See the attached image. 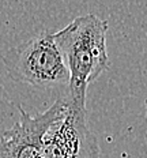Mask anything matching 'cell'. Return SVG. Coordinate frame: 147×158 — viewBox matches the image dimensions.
I'll return each mask as SVG.
<instances>
[{
  "mask_svg": "<svg viewBox=\"0 0 147 158\" xmlns=\"http://www.w3.org/2000/svg\"><path fill=\"white\" fill-rule=\"evenodd\" d=\"M108 22L96 14L76 16L71 23L55 33L70 72L68 101L76 108H86L90 83L109 68L106 51Z\"/></svg>",
  "mask_w": 147,
  "mask_h": 158,
  "instance_id": "1",
  "label": "cell"
},
{
  "mask_svg": "<svg viewBox=\"0 0 147 158\" xmlns=\"http://www.w3.org/2000/svg\"><path fill=\"white\" fill-rule=\"evenodd\" d=\"M42 158H100V144L87 123L86 108L70 104L64 116L49 127L42 139Z\"/></svg>",
  "mask_w": 147,
  "mask_h": 158,
  "instance_id": "3",
  "label": "cell"
},
{
  "mask_svg": "<svg viewBox=\"0 0 147 158\" xmlns=\"http://www.w3.org/2000/svg\"><path fill=\"white\" fill-rule=\"evenodd\" d=\"M8 77L38 89L68 86L70 72L55 33L42 31L12 48L3 57Z\"/></svg>",
  "mask_w": 147,
  "mask_h": 158,
  "instance_id": "2",
  "label": "cell"
},
{
  "mask_svg": "<svg viewBox=\"0 0 147 158\" xmlns=\"http://www.w3.org/2000/svg\"><path fill=\"white\" fill-rule=\"evenodd\" d=\"M145 106H146V113H147V100L145 101Z\"/></svg>",
  "mask_w": 147,
  "mask_h": 158,
  "instance_id": "5",
  "label": "cell"
},
{
  "mask_svg": "<svg viewBox=\"0 0 147 158\" xmlns=\"http://www.w3.org/2000/svg\"><path fill=\"white\" fill-rule=\"evenodd\" d=\"M68 105L67 95L60 97L51 108L35 116L19 106V120L0 136V158H42L44 135L64 116Z\"/></svg>",
  "mask_w": 147,
  "mask_h": 158,
  "instance_id": "4",
  "label": "cell"
}]
</instances>
